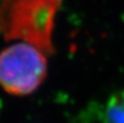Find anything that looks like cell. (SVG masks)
Here are the masks:
<instances>
[{
	"instance_id": "6da1fadb",
	"label": "cell",
	"mask_w": 124,
	"mask_h": 123,
	"mask_svg": "<svg viewBox=\"0 0 124 123\" xmlns=\"http://www.w3.org/2000/svg\"><path fill=\"white\" fill-rule=\"evenodd\" d=\"M61 6L62 0H0V35L51 56L56 52L54 31Z\"/></svg>"
},
{
	"instance_id": "3957f363",
	"label": "cell",
	"mask_w": 124,
	"mask_h": 123,
	"mask_svg": "<svg viewBox=\"0 0 124 123\" xmlns=\"http://www.w3.org/2000/svg\"><path fill=\"white\" fill-rule=\"evenodd\" d=\"M100 123H124V89L107 99L101 110Z\"/></svg>"
},
{
	"instance_id": "7a4b0ae2",
	"label": "cell",
	"mask_w": 124,
	"mask_h": 123,
	"mask_svg": "<svg viewBox=\"0 0 124 123\" xmlns=\"http://www.w3.org/2000/svg\"><path fill=\"white\" fill-rule=\"evenodd\" d=\"M47 57L22 41L8 46L0 52V86L13 96L33 94L47 77Z\"/></svg>"
}]
</instances>
